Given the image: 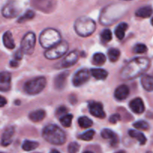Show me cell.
Segmentation results:
<instances>
[{
	"label": "cell",
	"instance_id": "cell-1",
	"mask_svg": "<svg viewBox=\"0 0 153 153\" xmlns=\"http://www.w3.org/2000/svg\"><path fill=\"white\" fill-rule=\"evenodd\" d=\"M150 65V61L146 58H136L126 64L120 73L124 80H131L145 73Z\"/></svg>",
	"mask_w": 153,
	"mask_h": 153
},
{
	"label": "cell",
	"instance_id": "cell-2",
	"mask_svg": "<svg viewBox=\"0 0 153 153\" xmlns=\"http://www.w3.org/2000/svg\"><path fill=\"white\" fill-rule=\"evenodd\" d=\"M42 135L45 140L54 145H62L66 142V134L61 128L50 124L43 128Z\"/></svg>",
	"mask_w": 153,
	"mask_h": 153
},
{
	"label": "cell",
	"instance_id": "cell-3",
	"mask_svg": "<svg viewBox=\"0 0 153 153\" xmlns=\"http://www.w3.org/2000/svg\"><path fill=\"white\" fill-rule=\"evenodd\" d=\"M96 22L91 18L81 16L76 19L74 28L76 32L81 37H88L91 35L96 30Z\"/></svg>",
	"mask_w": 153,
	"mask_h": 153
},
{
	"label": "cell",
	"instance_id": "cell-4",
	"mask_svg": "<svg viewBox=\"0 0 153 153\" xmlns=\"http://www.w3.org/2000/svg\"><path fill=\"white\" fill-rule=\"evenodd\" d=\"M61 36L54 28H46L40 35V43L45 49H49L61 41Z\"/></svg>",
	"mask_w": 153,
	"mask_h": 153
},
{
	"label": "cell",
	"instance_id": "cell-5",
	"mask_svg": "<svg viewBox=\"0 0 153 153\" xmlns=\"http://www.w3.org/2000/svg\"><path fill=\"white\" fill-rule=\"evenodd\" d=\"M46 80L43 76L34 78L24 85V91L29 95H37L45 88Z\"/></svg>",
	"mask_w": 153,
	"mask_h": 153
},
{
	"label": "cell",
	"instance_id": "cell-6",
	"mask_svg": "<svg viewBox=\"0 0 153 153\" xmlns=\"http://www.w3.org/2000/svg\"><path fill=\"white\" fill-rule=\"evenodd\" d=\"M68 49V43L67 41H61L58 44L48 49L44 55L47 59L55 60L62 57L67 52Z\"/></svg>",
	"mask_w": 153,
	"mask_h": 153
},
{
	"label": "cell",
	"instance_id": "cell-7",
	"mask_svg": "<svg viewBox=\"0 0 153 153\" xmlns=\"http://www.w3.org/2000/svg\"><path fill=\"white\" fill-rule=\"evenodd\" d=\"M36 43L35 34L33 32H28L25 34L21 41L20 49L23 54L31 55L34 50Z\"/></svg>",
	"mask_w": 153,
	"mask_h": 153
},
{
	"label": "cell",
	"instance_id": "cell-8",
	"mask_svg": "<svg viewBox=\"0 0 153 153\" xmlns=\"http://www.w3.org/2000/svg\"><path fill=\"white\" fill-rule=\"evenodd\" d=\"M90 79V73L86 69L80 70L74 75L73 78V84L74 86L79 87L86 83Z\"/></svg>",
	"mask_w": 153,
	"mask_h": 153
},
{
	"label": "cell",
	"instance_id": "cell-9",
	"mask_svg": "<svg viewBox=\"0 0 153 153\" xmlns=\"http://www.w3.org/2000/svg\"><path fill=\"white\" fill-rule=\"evenodd\" d=\"M89 110L91 114L96 117L101 118V119L105 117L106 114L102 103L98 102H91L89 103Z\"/></svg>",
	"mask_w": 153,
	"mask_h": 153
},
{
	"label": "cell",
	"instance_id": "cell-10",
	"mask_svg": "<svg viewBox=\"0 0 153 153\" xmlns=\"http://www.w3.org/2000/svg\"><path fill=\"white\" fill-rule=\"evenodd\" d=\"M19 9L13 2H8L3 7L1 13L5 18H14L17 16Z\"/></svg>",
	"mask_w": 153,
	"mask_h": 153
},
{
	"label": "cell",
	"instance_id": "cell-11",
	"mask_svg": "<svg viewBox=\"0 0 153 153\" xmlns=\"http://www.w3.org/2000/svg\"><path fill=\"white\" fill-rule=\"evenodd\" d=\"M79 59V53L77 51H73L70 52L61 63V66L63 68H67V67H72L77 62Z\"/></svg>",
	"mask_w": 153,
	"mask_h": 153
},
{
	"label": "cell",
	"instance_id": "cell-12",
	"mask_svg": "<svg viewBox=\"0 0 153 153\" xmlns=\"http://www.w3.org/2000/svg\"><path fill=\"white\" fill-rule=\"evenodd\" d=\"M11 75L8 72L0 73V91L5 92L10 90Z\"/></svg>",
	"mask_w": 153,
	"mask_h": 153
},
{
	"label": "cell",
	"instance_id": "cell-13",
	"mask_svg": "<svg viewBox=\"0 0 153 153\" xmlns=\"http://www.w3.org/2000/svg\"><path fill=\"white\" fill-rule=\"evenodd\" d=\"M15 129L13 126H9L4 130L1 136V143L2 146H7L12 143L13 135H14Z\"/></svg>",
	"mask_w": 153,
	"mask_h": 153
},
{
	"label": "cell",
	"instance_id": "cell-14",
	"mask_svg": "<svg viewBox=\"0 0 153 153\" xmlns=\"http://www.w3.org/2000/svg\"><path fill=\"white\" fill-rule=\"evenodd\" d=\"M129 108L134 113L140 114L145 110V106L143 100L140 98H135L131 100L129 103Z\"/></svg>",
	"mask_w": 153,
	"mask_h": 153
},
{
	"label": "cell",
	"instance_id": "cell-15",
	"mask_svg": "<svg viewBox=\"0 0 153 153\" xmlns=\"http://www.w3.org/2000/svg\"><path fill=\"white\" fill-rule=\"evenodd\" d=\"M129 94V88L127 85H120L114 92V97L119 101L126 100Z\"/></svg>",
	"mask_w": 153,
	"mask_h": 153
},
{
	"label": "cell",
	"instance_id": "cell-16",
	"mask_svg": "<svg viewBox=\"0 0 153 153\" xmlns=\"http://www.w3.org/2000/svg\"><path fill=\"white\" fill-rule=\"evenodd\" d=\"M102 137L104 139L109 140L112 146H115L118 143L117 135L112 130L109 128H104L101 132Z\"/></svg>",
	"mask_w": 153,
	"mask_h": 153
},
{
	"label": "cell",
	"instance_id": "cell-17",
	"mask_svg": "<svg viewBox=\"0 0 153 153\" xmlns=\"http://www.w3.org/2000/svg\"><path fill=\"white\" fill-rule=\"evenodd\" d=\"M69 76V72L65 71L58 75L55 79V86L57 89H62L65 85L67 79Z\"/></svg>",
	"mask_w": 153,
	"mask_h": 153
},
{
	"label": "cell",
	"instance_id": "cell-18",
	"mask_svg": "<svg viewBox=\"0 0 153 153\" xmlns=\"http://www.w3.org/2000/svg\"><path fill=\"white\" fill-rule=\"evenodd\" d=\"M3 44L7 49H13L15 48V43L10 31H6L2 37Z\"/></svg>",
	"mask_w": 153,
	"mask_h": 153
},
{
	"label": "cell",
	"instance_id": "cell-19",
	"mask_svg": "<svg viewBox=\"0 0 153 153\" xmlns=\"http://www.w3.org/2000/svg\"><path fill=\"white\" fill-rule=\"evenodd\" d=\"M45 116H46V113L45 111L39 109V110L34 111L31 112L28 115V117L33 122H40V121L43 120L44 119Z\"/></svg>",
	"mask_w": 153,
	"mask_h": 153
},
{
	"label": "cell",
	"instance_id": "cell-20",
	"mask_svg": "<svg viewBox=\"0 0 153 153\" xmlns=\"http://www.w3.org/2000/svg\"><path fill=\"white\" fill-rule=\"evenodd\" d=\"M141 85L147 91H153V76L145 75L141 78Z\"/></svg>",
	"mask_w": 153,
	"mask_h": 153
},
{
	"label": "cell",
	"instance_id": "cell-21",
	"mask_svg": "<svg viewBox=\"0 0 153 153\" xmlns=\"http://www.w3.org/2000/svg\"><path fill=\"white\" fill-rule=\"evenodd\" d=\"M152 8L151 6H144L139 8L135 12V15L138 17L141 18H148L152 15Z\"/></svg>",
	"mask_w": 153,
	"mask_h": 153
},
{
	"label": "cell",
	"instance_id": "cell-22",
	"mask_svg": "<svg viewBox=\"0 0 153 153\" xmlns=\"http://www.w3.org/2000/svg\"><path fill=\"white\" fill-rule=\"evenodd\" d=\"M91 73L93 77L97 80H105L108 76V72L103 69H92Z\"/></svg>",
	"mask_w": 153,
	"mask_h": 153
},
{
	"label": "cell",
	"instance_id": "cell-23",
	"mask_svg": "<svg viewBox=\"0 0 153 153\" xmlns=\"http://www.w3.org/2000/svg\"><path fill=\"white\" fill-rule=\"evenodd\" d=\"M127 28H128V24L126 22H121L115 28V34L119 40H123L124 38Z\"/></svg>",
	"mask_w": 153,
	"mask_h": 153
},
{
	"label": "cell",
	"instance_id": "cell-24",
	"mask_svg": "<svg viewBox=\"0 0 153 153\" xmlns=\"http://www.w3.org/2000/svg\"><path fill=\"white\" fill-rule=\"evenodd\" d=\"M128 134H129L130 137H133V138H135L138 140L139 143L141 145H143L146 143V138L145 137L144 134L143 133L140 132L139 131H137V130H129L128 131Z\"/></svg>",
	"mask_w": 153,
	"mask_h": 153
},
{
	"label": "cell",
	"instance_id": "cell-25",
	"mask_svg": "<svg viewBox=\"0 0 153 153\" xmlns=\"http://www.w3.org/2000/svg\"><path fill=\"white\" fill-rule=\"evenodd\" d=\"M39 146V143L36 141L31 140H25L22 145V148L25 151H31L37 149Z\"/></svg>",
	"mask_w": 153,
	"mask_h": 153
},
{
	"label": "cell",
	"instance_id": "cell-26",
	"mask_svg": "<svg viewBox=\"0 0 153 153\" xmlns=\"http://www.w3.org/2000/svg\"><path fill=\"white\" fill-rule=\"evenodd\" d=\"M120 50L117 49H115V48H111L108 52V56L110 61L112 62H115V61H117L120 58Z\"/></svg>",
	"mask_w": 153,
	"mask_h": 153
},
{
	"label": "cell",
	"instance_id": "cell-27",
	"mask_svg": "<svg viewBox=\"0 0 153 153\" xmlns=\"http://www.w3.org/2000/svg\"><path fill=\"white\" fill-rule=\"evenodd\" d=\"M93 61L96 65H102L105 63L106 57L104 54L98 52V53L94 54V57H93Z\"/></svg>",
	"mask_w": 153,
	"mask_h": 153
},
{
	"label": "cell",
	"instance_id": "cell-28",
	"mask_svg": "<svg viewBox=\"0 0 153 153\" xmlns=\"http://www.w3.org/2000/svg\"><path fill=\"white\" fill-rule=\"evenodd\" d=\"M73 115L72 114H66L64 116L61 117L60 118V123H61V125L63 126L66 127V128H68L71 126L72 121H73Z\"/></svg>",
	"mask_w": 153,
	"mask_h": 153
},
{
	"label": "cell",
	"instance_id": "cell-29",
	"mask_svg": "<svg viewBox=\"0 0 153 153\" xmlns=\"http://www.w3.org/2000/svg\"><path fill=\"white\" fill-rule=\"evenodd\" d=\"M78 123H79V125L83 128H90L93 125V121L90 118L87 117H79Z\"/></svg>",
	"mask_w": 153,
	"mask_h": 153
},
{
	"label": "cell",
	"instance_id": "cell-30",
	"mask_svg": "<svg viewBox=\"0 0 153 153\" xmlns=\"http://www.w3.org/2000/svg\"><path fill=\"white\" fill-rule=\"evenodd\" d=\"M34 16V12L31 10H28L24 13L22 16H21L18 19V22L19 23H22V22H25L26 21L30 20V19H33Z\"/></svg>",
	"mask_w": 153,
	"mask_h": 153
},
{
	"label": "cell",
	"instance_id": "cell-31",
	"mask_svg": "<svg viewBox=\"0 0 153 153\" xmlns=\"http://www.w3.org/2000/svg\"><path fill=\"white\" fill-rule=\"evenodd\" d=\"M94 135H95V131L94 130H88L82 134H80L79 136V138L82 140H85V141H89L94 138Z\"/></svg>",
	"mask_w": 153,
	"mask_h": 153
},
{
	"label": "cell",
	"instance_id": "cell-32",
	"mask_svg": "<svg viewBox=\"0 0 153 153\" xmlns=\"http://www.w3.org/2000/svg\"><path fill=\"white\" fill-rule=\"evenodd\" d=\"M101 39L104 42L111 41L112 39V33L111 30L108 29V28L103 30L102 32L101 33Z\"/></svg>",
	"mask_w": 153,
	"mask_h": 153
},
{
	"label": "cell",
	"instance_id": "cell-33",
	"mask_svg": "<svg viewBox=\"0 0 153 153\" xmlns=\"http://www.w3.org/2000/svg\"><path fill=\"white\" fill-rule=\"evenodd\" d=\"M134 128H136L137 129H141V130H147L149 129V126L148 124V123H146V121L143 120H140L137 121V122L134 123L133 124Z\"/></svg>",
	"mask_w": 153,
	"mask_h": 153
},
{
	"label": "cell",
	"instance_id": "cell-34",
	"mask_svg": "<svg viewBox=\"0 0 153 153\" xmlns=\"http://www.w3.org/2000/svg\"><path fill=\"white\" fill-rule=\"evenodd\" d=\"M133 51H134V53L137 54H142L145 53V52L147 51V47H146V45L142 44V43H139V44H137L133 49Z\"/></svg>",
	"mask_w": 153,
	"mask_h": 153
},
{
	"label": "cell",
	"instance_id": "cell-35",
	"mask_svg": "<svg viewBox=\"0 0 153 153\" xmlns=\"http://www.w3.org/2000/svg\"><path fill=\"white\" fill-rule=\"evenodd\" d=\"M79 148H80V146H79V143H76V142H72L69 144L67 150H68L69 153H77L79 152Z\"/></svg>",
	"mask_w": 153,
	"mask_h": 153
},
{
	"label": "cell",
	"instance_id": "cell-36",
	"mask_svg": "<svg viewBox=\"0 0 153 153\" xmlns=\"http://www.w3.org/2000/svg\"><path fill=\"white\" fill-rule=\"evenodd\" d=\"M68 110L66 107H64V106H61V107L58 108L56 111V116L57 117H62L64 116V114L67 113Z\"/></svg>",
	"mask_w": 153,
	"mask_h": 153
},
{
	"label": "cell",
	"instance_id": "cell-37",
	"mask_svg": "<svg viewBox=\"0 0 153 153\" xmlns=\"http://www.w3.org/2000/svg\"><path fill=\"white\" fill-rule=\"evenodd\" d=\"M119 120H120V114H118L112 115V116H111L110 119H109L110 123H114V124L117 123Z\"/></svg>",
	"mask_w": 153,
	"mask_h": 153
},
{
	"label": "cell",
	"instance_id": "cell-38",
	"mask_svg": "<svg viewBox=\"0 0 153 153\" xmlns=\"http://www.w3.org/2000/svg\"><path fill=\"white\" fill-rule=\"evenodd\" d=\"M22 56H23V52L21 51V49H19L17 52H16V53L14 54V60L16 61H19L22 58Z\"/></svg>",
	"mask_w": 153,
	"mask_h": 153
},
{
	"label": "cell",
	"instance_id": "cell-39",
	"mask_svg": "<svg viewBox=\"0 0 153 153\" xmlns=\"http://www.w3.org/2000/svg\"><path fill=\"white\" fill-rule=\"evenodd\" d=\"M6 104H7V100H6V99L4 97L0 96V108L4 107Z\"/></svg>",
	"mask_w": 153,
	"mask_h": 153
},
{
	"label": "cell",
	"instance_id": "cell-40",
	"mask_svg": "<svg viewBox=\"0 0 153 153\" xmlns=\"http://www.w3.org/2000/svg\"><path fill=\"white\" fill-rule=\"evenodd\" d=\"M10 66H11V67H16V66L18 65L17 61H16V60H13V61H10Z\"/></svg>",
	"mask_w": 153,
	"mask_h": 153
},
{
	"label": "cell",
	"instance_id": "cell-41",
	"mask_svg": "<svg viewBox=\"0 0 153 153\" xmlns=\"http://www.w3.org/2000/svg\"><path fill=\"white\" fill-rule=\"evenodd\" d=\"M50 153H60V152L57 150V149H52V150L50 152Z\"/></svg>",
	"mask_w": 153,
	"mask_h": 153
},
{
	"label": "cell",
	"instance_id": "cell-42",
	"mask_svg": "<svg viewBox=\"0 0 153 153\" xmlns=\"http://www.w3.org/2000/svg\"><path fill=\"white\" fill-rule=\"evenodd\" d=\"M116 153H126V152H124V151H120V152H117Z\"/></svg>",
	"mask_w": 153,
	"mask_h": 153
},
{
	"label": "cell",
	"instance_id": "cell-43",
	"mask_svg": "<svg viewBox=\"0 0 153 153\" xmlns=\"http://www.w3.org/2000/svg\"><path fill=\"white\" fill-rule=\"evenodd\" d=\"M84 153H94V152H91V151H86V152H85Z\"/></svg>",
	"mask_w": 153,
	"mask_h": 153
},
{
	"label": "cell",
	"instance_id": "cell-44",
	"mask_svg": "<svg viewBox=\"0 0 153 153\" xmlns=\"http://www.w3.org/2000/svg\"><path fill=\"white\" fill-rule=\"evenodd\" d=\"M151 23H152V25H153V17L152 18V19H151Z\"/></svg>",
	"mask_w": 153,
	"mask_h": 153
},
{
	"label": "cell",
	"instance_id": "cell-45",
	"mask_svg": "<svg viewBox=\"0 0 153 153\" xmlns=\"http://www.w3.org/2000/svg\"><path fill=\"white\" fill-rule=\"evenodd\" d=\"M125 1H129V0H125Z\"/></svg>",
	"mask_w": 153,
	"mask_h": 153
},
{
	"label": "cell",
	"instance_id": "cell-46",
	"mask_svg": "<svg viewBox=\"0 0 153 153\" xmlns=\"http://www.w3.org/2000/svg\"><path fill=\"white\" fill-rule=\"evenodd\" d=\"M34 153H37V152H34Z\"/></svg>",
	"mask_w": 153,
	"mask_h": 153
}]
</instances>
